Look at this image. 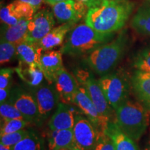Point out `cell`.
I'll list each match as a JSON object with an SVG mask.
<instances>
[{
	"mask_svg": "<svg viewBox=\"0 0 150 150\" xmlns=\"http://www.w3.org/2000/svg\"><path fill=\"white\" fill-rule=\"evenodd\" d=\"M134 6L129 0H100L88 9L85 23L99 33H115L125 27Z\"/></svg>",
	"mask_w": 150,
	"mask_h": 150,
	"instance_id": "1",
	"label": "cell"
},
{
	"mask_svg": "<svg viewBox=\"0 0 150 150\" xmlns=\"http://www.w3.org/2000/svg\"><path fill=\"white\" fill-rule=\"evenodd\" d=\"M128 43L129 35L127 30H122L115 38L86 55L84 61L99 75L108 74L123 57Z\"/></svg>",
	"mask_w": 150,
	"mask_h": 150,
	"instance_id": "2",
	"label": "cell"
},
{
	"mask_svg": "<svg viewBox=\"0 0 150 150\" xmlns=\"http://www.w3.org/2000/svg\"><path fill=\"white\" fill-rule=\"evenodd\" d=\"M114 35L115 33H99L86 23L79 24L68 33L60 50L65 55H88L111 40Z\"/></svg>",
	"mask_w": 150,
	"mask_h": 150,
	"instance_id": "3",
	"label": "cell"
},
{
	"mask_svg": "<svg viewBox=\"0 0 150 150\" xmlns=\"http://www.w3.org/2000/svg\"><path fill=\"white\" fill-rule=\"evenodd\" d=\"M149 112L138 101L128 99L115 110V120L122 130L136 142L147 131Z\"/></svg>",
	"mask_w": 150,
	"mask_h": 150,
	"instance_id": "4",
	"label": "cell"
},
{
	"mask_svg": "<svg viewBox=\"0 0 150 150\" xmlns=\"http://www.w3.org/2000/svg\"><path fill=\"white\" fill-rule=\"evenodd\" d=\"M98 81L108 102L114 110L129 99L131 82L125 73L110 72L101 76Z\"/></svg>",
	"mask_w": 150,
	"mask_h": 150,
	"instance_id": "5",
	"label": "cell"
},
{
	"mask_svg": "<svg viewBox=\"0 0 150 150\" xmlns=\"http://www.w3.org/2000/svg\"><path fill=\"white\" fill-rule=\"evenodd\" d=\"M74 76L79 85L85 88L101 115L108 122L115 120V119H113L115 110L108 102L98 80H96L92 73L86 69H76L74 71Z\"/></svg>",
	"mask_w": 150,
	"mask_h": 150,
	"instance_id": "6",
	"label": "cell"
},
{
	"mask_svg": "<svg viewBox=\"0 0 150 150\" xmlns=\"http://www.w3.org/2000/svg\"><path fill=\"white\" fill-rule=\"evenodd\" d=\"M72 131L74 150H93L101 132L95 129L87 117L81 115H75Z\"/></svg>",
	"mask_w": 150,
	"mask_h": 150,
	"instance_id": "7",
	"label": "cell"
},
{
	"mask_svg": "<svg viewBox=\"0 0 150 150\" xmlns=\"http://www.w3.org/2000/svg\"><path fill=\"white\" fill-rule=\"evenodd\" d=\"M53 11L49 8L38 10L29 20L25 40L38 42L55 25Z\"/></svg>",
	"mask_w": 150,
	"mask_h": 150,
	"instance_id": "8",
	"label": "cell"
},
{
	"mask_svg": "<svg viewBox=\"0 0 150 150\" xmlns=\"http://www.w3.org/2000/svg\"><path fill=\"white\" fill-rule=\"evenodd\" d=\"M8 102L13 104L30 123H38L42 119L34 96L28 92L20 88L11 91Z\"/></svg>",
	"mask_w": 150,
	"mask_h": 150,
	"instance_id": "9",
	"label": "cell"
},
{
	"mask_svg": "<svg viewBox=\"0 0 150 150\" xmlns=\"http://www.w3.org/2000/svg\"><path fill=\"white\" fill-rule=\"evenodd\" d=\"M56 21L61 24L75 23L85 18L88 7L78 0H66L52 6Z\"/></svg>",
	"mask_w": 150,
	"mask_h": 150,
	"instance_id": "10",
	"label": "cell"
},
{
	"mask_svg": "<svg viewBox=\"0 0 150 150\" xmlns=\"http://www.w3.org/2000/svg\"><path fill=\"white\" fill-rule=\"evenodd\" d=\"M73 104L77 106L83 112L86 117L89 120L98 131H104L109 122L101 115L88 94L81 86H79L75 95Z\"/></svg>",
	"mask_w": 150,
	"mask_h": 150,
	"instance_id": "11",
	"label": "cell"
},
{
	"mask_svg": "<svg viewBox=\"0 0 150 150\" xmlns=\"http://www.w3.org/2000/svg\"><path fill=\"white\" fill-rule=\"evenodd\" d=\"M54 83L56 91L63 103L73 104L74 96L80 86L74 74L68 72L63 67L58 73Z\"/></svg>",
	"mask_w": 150,
	"mask_h": 150,
	"instance_id": "12",
	"label": "cell"
},
{
	"mask_svg": "<svg viewBox=\"0 0 150 150\" xmlns=\"http://www.w3.org/2000/svg\"><path fill=\"white\" fill-rule=\"evenodd\" d=\"M33 96L36 100L41 118L50 114L58 102L57 92L50 85H41L34 88Z\"/></svg>",
	"mask_w": 150,
	"mask_h": 150,
	"instance_id": "13",
	"label": "cell"
},
{
	"mask_svg": "<svg viewBox=\"0 0 150 150\" xmlns=\"http://www.w3.org/2000/svg\"><path fill=\"white\" fill-rule=\"evenodd\" d=\"M61 50H48L42 53L40 65L45 78L50 84L55 82L58 73L63 68Z\"/></svg>",
	"mask_w": 150,
	"mask_h": 150,
	"instance_id": "14",
	"label": "cell"
},
{
	"mask_svg": "<svg viewBox=\"0 0 150 150\" xmlns=\"http://www.w3.org/2000/svg\"><path fill=\"white\" fill-rule=\"evenodd\" d=\"M131 82L138 101L150 111V72L136 70Z\"/></svg>",
	"mask_w": 150,
	"mask_h": 150,
	"instance_id": "15",
	"label": "cell"
},
{
	"mask_svg": "<svg viewBox=\"0 0 150 150\" xmlns=\"http://www.w3.org/2000/svg\"><path fill=\"white\" fill-rule=\"evenodd\" d=\"M74 121L75 116L70 106L65 103L60 102L49 121L48 126L51 130L72 129Z\"/></svg>",
	"mask_w": 150,
	"mask_h": 150,
	"instance_id": "16",
	"label": "cell"
},
{
	"mask_svg": "<svg viewBox=\"0 0 150 150\" xmlns=\"http://www.w3.org/2000/svg\"><path fill=\"white\" fill-rule=\"evenodd\" d=\"M104 131L113 142L115 150H140L136 141L122 130L115 120L108 122Z\"/></svg>",
	"mask_w": 150,
	"mask_h": 150,
	"instance_id": "17",
	"label": "cell"
},
{
	"mask_svg": "<svg viewBox=\"0 0 150 150\" xmlns=\"http://www.w3.org/2000/svg\"><path fill=\"white\" fill-rule=\"evenodd\" d=\"M75 23L61 24L59 27H54L45 36L38 42L43 52L51 50L63 44L64 39L75 26Z\"/></svg>",
	"mask_w": 150,
	"mask_h": 150,
	"instance_id": "18",
	"label": "cell"
},
{
	"mask_svg": "<svg viewBox=\"0 0 150 150\" xmlns=\"http://www.w3.org/2000/svg\"><path fill=\"white\" fill-rule=\"evenodd\" d=\"M18 66L16 67L15 71L18 74L20 79L33 88H37L42 85L45 76L40 65L26 64L22 62H19Z\"/></svg>",
	"mask_w": 150,
	"mask_h": 150,
	"instance_id": "19",
	"label": "cell"
},
{
	"mask_svg": "<svg viewBox=\"0 0 150 150\" xmlns=\"http://www.w3.org/2000/svg\"><path fill=\"white\" fill-rule=\"evenodd\" d=\"M42 52L38 42L24 40L17 45V57L26 64L40 65Z\"/></svg>",
	"mask_w": 150,
	"mask_h": 150,
	"instance_id": "20",
	"label": "cell"
},
{
	"mask_svg": "<svg viewBox=\"0 0 150 150\" xmlns=\"http://www.w3.org/2000/svg\"><path fill=\"white\" fill-rule=\"evenodd\" d=\"M30 20L31 19H21L14 25L3 24L1 29V40L13 42L18 45L26 39Z\"/></svg>",
	"mask_w": 150,
	"mask_h": 150,
	"instance_id": "21",
	"label": "cell"
},
{
	"mask_svg": "<svg viewBox=\"0 0 150 150\" xmlns=\"http://www.w3.org/2000/svg\"><path fill=\"white\" fill-rule=\"evenodd\" d=\"M49 150L74 149V135L72 129L51 130L47 135Z\"/></svg>",
	"mask_w": 150,
	"mask_h": 150,
	"instance_id": "22",
	"label": "cell"
},
{
	"mask_svg": "<svg viewBox=\"0 0 150 150\" xmlns=\"http://www.w3.org/2000/svg\"><path fill=\"white\" fill-rule=\"evenodd\" d=\"M131 26L136 32L150 36V0L142 4L131 21Z\"/></svg>",
	"mask_w": 150,
	"mask_h": 150,
	"instance_id": "23",
	"label": "cell"
},
{
	"mask_svg": "<svg viewBox=\"0 0 150 150\" xmlns=\"http://www.w3.org/2000/svg\"><path fill=\"white\" fill-rule=\"evenodd\" d=\"M42 140L33 131H31L27 136L13 147V150H42Z\"/></svg>",
	"mask_w": 150,
	"mask_h": 150,
	"instance_id": "24",
	"label": "cell"
},
{
	"mask_svg": "<svg viewBox=\"0 0 150 150\" xmlns=\"http://www.w3.org/2000/svg\"><path fill=\"white\" fill-rule=\"evenodd\" d=\"M133 66L136 70L150 72V45L142 48L136 54Z\"/></svg>",
	"mask_w": 150,
	"mask_h": 150,
	"instance_id": "25",
	"label": "cell"
},
{
	"mask_svg": "<svg viewBox=\"0 0 150 150\" xmlns=\"http://www.w3.org/2000/svg\"><path fill=\"white\" fill-rule=\"evenodd\" d=\"M31 124L27 120L23 118L8 120L6 121H1V130L0 135L11 134L16 131L25 129V127Z\"/></svg>",
	"mask_w": 150,
	"mask_h": 150,
	"instance_id": "26",
	"label": "cell"
},
{
	"mask_svg": "<svg viewBox=\"0 0 150 150\" xmlns=\"http://www.w3.org/2000/svg\"><path fill=\"white\" fill-rule=\"evenodd\" d=\"M0 18H1V23L6 25H14L18 23L21 19H23L16 12L12 2L1 7Z\"/></svg>",
	"mask_w": 150,
	"mask_h": 150,
	"instance_id": "27",
	"label": "cell"
},
{
	"mask_svg": "<svg viewBox=\"0 0 150 150\" xmlns=\"http://www.w3.org/2000/svg\"><path fill=\"white\" fill-rule=\"evenodd\" d=\"M17 56V45L1 40L0 42V63L1 65L8 63Z\"/></svg>",
	"mask_w": 150,
	"mask_h": 150,
	"instance_id": "28",
	"label": "cell"
},
{
	"mask_svg": "<svg viewBox=\"0 0 150 150\" xmlns=\"http://www.w3.org/2000/svg\"><path fill=\"white\" fill-rule=\"evenodd\" d=\"M0 115L1 121H6L8 120L16 119V118L24 117L18 108L9 102L1 103L0 105Z\"/></svg>",
	"mask_w": 150,
	"mask_h": 150,
	"instance_id": "29",
	"label": "cell"
},
{
	"mask_svg": "<svg viewBox=\"0 0 150 150\" xmlns=\"http://www.w3.org/2000/svg\"><path fill=\"white\" fill-rule=\"evenodd\" d=\"M29 131H30L24 129L16 131V132L11 133V134L1 135L0 136V143L8 146V147H14L17 143H18L20 140H22L24 137L29 134Z\"/></svg>",
	"mask_w": 150,
	"mask_h": 150,
	"instance_id": "30",
	"label": "cell"
},
{
	"mask_svg": "<svg viewBox=\"0 0 150 150\" xmlns=\"http://www.w3.org/2000/svg\"><path fill=\"white\" fill-rule=\"evenodd\" d=\"M93 150H115L113 142L105 131L99 132L98 140Z\"/></svg>",
	"mask_w": 150,
	"mask_h": 150,
	"instance_id": "31",
	"label": "cell"
},
{
	"mask_svg": "<svg viewBox=\"0 0 150 150\" xmlns=\"http://www.w3.org/2000/svg\"><path fill=\"white\" fill-rule=\"evenodd\" d=\"M15 70L12 68H1L0 71V88L10 87L12 74Z\"/></svg>",
	"mask_w": 150,
	"mask_h": 150,
	"instance_id": "32",
	"label": "cell"
},
{
	"mask_svg": "<svg viewBox=\"0 0 150 150\" xmlns=\"http://www.w3.org/2000/svg\"><path fill=\"white\" fill-rule=\"evenodd\" d=\"M11 94L10 87L6 88H0V103L6 102Z\"/></svg>",
	"mask_w": 150,
	"mask_h": 150,
	"instance_id": "33",
	"label": "cell"
},
{
	"mask_svg": "<svg viewBox=\"0 0 150 150\" xmlns=\"http://www.w3.org/2000/svg\"><path fill=\"white\" fill-rule=\"evenodd\" d=\"M20 1L29 4L31 6H33L36 11L40 9L42 2H44V0H20Z\"/></svg>",
	"mask_w": 150,
	"mask_h": 150,
	"instance_id": "34",
	"label": "cell"
},
{
	"mask_svg": "<svg viewBox=\"0 0 150 150\" xmlns=\"http://www.w3.org/2000/svg\"><path fill=\"white\" fill-rule=\"evenodd\" d=\"M66 1V0H44V2L50 6H53L56 4L61 2V1Z\"/></svg>",
	"mask_w": 150,
	"mask_h": 150,
	"instance_id": "35",
	"label": "cell"
},
{
	"mask_svg": "<svg viewBox=\"0 0 150 150\" xmlns=\"http://www.w3.org/2000/svg\"><path fill=\"white\" fill-rule=\"evenodd\" d=\"M143 150H150V136L148 138L147 142H146Z\"/></svg>",
	"mask_w": 150,
	"mask_h": 150,
	"instance_id": "36",
	"label": "cell"
},
{
	"mask_svg": "<svg viewBox=\"0 0 150 150\" xmlns=\"http://www.w3.org/2000/svg\"><path fill=\"white\" fill-rule=\"evenodd\" d=\"M0 150H13V147L0 143Z\"/></svg>",
	"mask_w": 150,
	"mask_h": 150,
	"instance_id": "37",
	"label": "cell"
},
{
	"mask_svg": "<svg viewBox=\"0 0 150 150\" xmlns=\"http://www.w3.org/2000/svg\"><path fill=\"white\" fill-rule=\"evenodd\" d=\"M60 150H74L72 149H60Z\"/></svg>",
	"mask_w": 150,
	"mask_h": 150,
	"instance_id": "38",
	"label": "cell"
},
{
	"mask_svg": "<svg viewBox=\"0 0 150 150\" xmlns=\"http://www.w3.org/2000/svg\"><path fill=\"white\" fill-rule=\"evenodd\" d=\"M114 1H128V0H114Z\"/></svg>",
	"mask_w": 150,
	"mask_h": 150,
	"instance_id": "39",
	"label": "cell"
}]
</instances>
